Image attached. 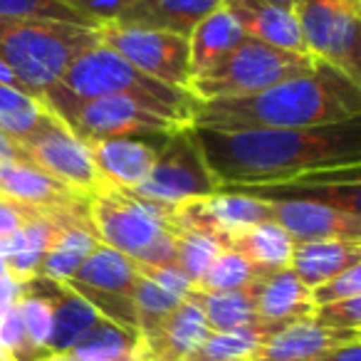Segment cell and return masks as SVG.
I'll use <instances>...</instances> for the list:
<instances>
[{
  "label": "cell",
  "mask_w": 361,
  "mask_h": 361,
  "mask_svg": "<svg viewBox=\"0 0 361 361\" xmlns=\"http://www.w3.org/2000/svg\"><path fill=\"white\" fill-rule=\"evenodd\" d=\"M221 188L277 186L317 171L361 166V116L307 129L193 126Z\"/></svg>",
  "instance_id": "cell-1"
},
{
  "label": "cell",
  "mask_w": 361,
  "mask_h": 361,
  "mask_svg": "<svg viewBox=\"0 0 361 361\" xmlns=\"http://www.w3.org/2000/svg\"><path fill=\"white\" fill-rule=\"evenodd\" d=\"M354 116H361V85L319 60L310 72L277 82L252 97L203 102L193 126L307 129Z\"/></svg>",
  "instance_id": "cell-2"
},
{
  "label": "cell",
  "mask_w": 361,
  "mask_h": 361,
  "mask_svg": "<svg viewBox=\"0 0 361 361\" xmlns=\"http://www.w3.org/2000/svg\"><path fill=\"white\" fill-rule=\"evenodd\" d=\"M87 211L99 243L121 252L139 267L176 262L178 221L176 208L136 196L129 188L102 183L87 198Z\"/></svg>",
  "instance_id": "cell-3"
},
{
  "label": "cell",
  "mask_w": 361,
  "mask_h": 361,
  "mask_svg": "<svg viewBox=\"0 0 361 361\" xmlns=\"http://www.w3.org/2000/svg\"><path fill=\"white\" fill-rule=\"evenodd\" d=\"M57 82L80 97L114 94L134 99L136 104L156 111L178 126H193V119L201 109V102L188 90H176L164 82L151 80L104 42H97L80 52Z\"/></svg>",
  "instance_id": "cell-4"
},
{
  "label": "cell",
  "mask_w": 361,
  "mask_h": 361,
  "mask_svg": "<svg viewBox=\"0 0 361 361\" xmlns=\"http://www.w3.org/2000/svg\"><path fill=\"white\" fill-rule=\"evenodd\" d=\"M99 42V27L37 18H0V57L30 94L55 85L80 52Z\"/></svg>",
  "instance_id": "cell-5"
},
{
  "label": "cell",
  "mask_w": 361,
  "mask_h": 361,
  "mask_svg": "<svg viewBox=\"0 0 361 361\" xmlns=\"http://www.w3.org/2000/svg\"><path fill=\"white\" fill-rule=\"evenodd\" d=\"M40 102L50 114H55L67 129L82 141L119 139V136H166L180 129L178 124L164 119L156 111L136 104L126 97H80L62 87L50 85L40 94Z\"/></svg>",
  "instance_id": "cell-6"
},
{
  "label": "cell",
  "mask_w": 361,
  "mask_h": 361,
  "mask_svg": "<svg viewBox=\"0 0 361 361\" xmlns=\"http://www.w3.org/2000/svg\"><path fill=\"white\" fill-rule=\"evenodd\" d=\"M317 62L319 60L310 52L280 50V47L245 37L206 75L188 82V92L201 104L203 102L240 99V97L257 94L282 80L310 72Z\"/></svg>",
  "instance_id": "cell-7"
},
{
  "label": "cell",
  "mask_w": 361,
  "mask_h": 361,
  "mask_svg": "<svg viewBox=\"0 0 361 361\" xmlns=\"http://www.w3.org/2000/svg\"><path fill=\"white\" fill-rule=\"evenodd\" d=\"M216 191L221 186L203 159L193 126H180L161 141L149 176L134 188L136 196L173 208Z\"/></svg>",
  "instance_id": "cell-8"
},
{
  "label": "cell",
  "mask_w": 361,
  "mask_h": 361,
  "mask_svg": "<svg viewBox=\"0 0 361 361\" xmlns=\"http://www.w3.org/2000/svg\"><path fill=\"white\" fill-rule=\"evenodd\" d=\"M292 13L307 52L359 82L361 0H292Z\"/></svg>",
  "instance_id": "cell-9"
},
{
  "label": "cell",
  "mask_w": 361,
  "mask_h": 361,
  "mask_svg": "<svg viewBox=\"0 0 361 361\" xmlns=\"http://www.w3.org/2000/svg\"><path fill=\"white\" fill-rule=\"evenodd\" d=\"M16 151L20 161L32 164L80 198H90L94 191H99L102 178L92 161L90 144L72 134L47 109L35 129L16 141Z\"/></svg>",
  "instance_id": "cell-10"
},
{
  "label": "cell",
  "mask_w": 361,
  "mask_h": 361,
  "mask_svg": "<svg viewBox=\"0 0 361 361\" xmlns=\"http://www.w3.org/2000/svg\"><path fill=\"white\" fill-rule=\"evenodd\" d=\"M139 275L141 270L134 260L99 243L65 285L85 297L99 312V317L126 329H136L134 287Z\"/></svg>",
  "instance_id": "cell-11"
},
{
  "label": "cell",
  "mask_w": 361,
  "mask_h": 361,
  "mask_svg": "<svg viewBox=\"0 0 361 361\" xmlns=\"http://www.w3.org/2000/svg\"><path fill=\"white\" fill-rule=\"evenodd\" d=\"M99 42L111 47L116 55H121L151 80L164 82L176 90H188V82H191L188 37L166 30L106 23L99 27Z\"/></svg>",
  "instance_id": "cell-12"
},
{
  "label": "cell",
  "mask_w": 361,
  "mask_h": 361,
  "mask_svg": "<svg viewBox=\"0 0 361 361\" xmlns=\"http://www.w3.org/2000/svg\"><path fill=\"white\" fill-rule=\"evenodd\" d=\"M247 292L252 297V307H255L257 326H260L262 336L282 324L310 317L314 310L310 300V287L302 285V280L290 267L255 270Z\"/></svg>",
  "instance_id": "cell-13"
},
{
  "label": "cell",
  "mask_w": 361,
  "mask_h": 361,
  "mask_svg": "<svg viewBox=\"0 0 361 361\" xmlns=\"http://www.w3.org/2000/svg\"><path fill=\"white\" fill-rule=\"evenodd\" d=\"M270 203V221L280 223L295 243L302 240H359L361 216H351L339 208L312 201H265Z\"/></svg>",
  "instance_id": "cell-14"
},
{
  "label": "cell",
  "mask_w": 361,
  "mask_h": 361,
  "mask_svg": "<svg viewBox=\"0 0 361 361\" xmlns=\"http://www.w3.org/2000/svg\"><path fill=\"white\" fill-rule=\"evenodd\" d=\"M359 341V331L326 329L312 317L267 331L255 361H317L324 351Z\"/></svg>",
  "instance_id": "cell-15"
},
{
  "label": "cell",
  "mask_w": 361,
  "mask_h": 361,
  "mask_svg": "<svg viewBox=\"0 0 361 361\" xmlns=\"http://www.w3.org/2000/svg\"><path fill=\"white\" fill-rule=\"evenodd\" d=\"M211 326L201 307L186 297L151 334L141 336L146 361H188L206 344Z\"/></svg>",
  "instance_id": "cell-16"
},
{
  "label": "cell",
  "mask_w": 361,
  "mask_h": 361,
  "mask_svg": "<svg viewBox=\"0 0 361 361\" xmlns=\"http://www.w3.org/2000/svg\"><path fill=\"white\" fill-rule=\"evenodd\" d=\"M32 290L45 295L52 305V336H50V354H70L77 346V341L102 319L99 312L80 297L75 290L65 285V282L47 280L42 275H35L25 280Z\"/></svg>",
  "instance_id": "cell-17"
},
{
  "label": "cell",
  "mask_w": 361,
  "mask_h": 361,
  "mask_svg": "<svg viewBox=\"0 0 361 361\" xmlns=\"http://www.w3.org/2000/svg\"><path fill=\"white\" fill-rule=\"evenodd\" d=\"M0 198L27 208V211H57V208L87 201L27 161L0 164Z\"/></svg>",
  "instance_id": "cell-18"
},
{
  "label": "cell",
  "mask_w": 361,
  "mask_h": 361,
  "mask_svg": "<svg viewBox=\"0 0 361 361\" xmlns=\"http://www.w3.org/2000/svg\"><path fill=\"white\" fill-rule=\"evenodd\" d=\"M87 144H90L92 161H94L102 183L129 188V191H134L149 176L156 161V151H159L146 139H131V136L87 141Z\"/></svg>",
  "instance_id": "cell-19"
},
{
  "label": "cell",
  "mask_w": 361,
  "mask_h": 361,
  "mask_svg": "<svg viewBox=\"0 0 361 361\" xmlns=\"http://www.w3.org/2000/svg\"><path fill=\"white\" fill-rule=\"evenodd\" d=\"M223 6L238 18L245 37L280 50L307 52L300 25L292 8L272 6L265 0H223Z\"/></svg>",
  "instance_id": "cell-20"
},
{
  "label": "cell",
  "mask_w": 361,
  "mask_h": 361,
  "mask_svg": "<svg viewBox=\"0 0 361 361\" xmlns=\"http://www.w3.org/2000/svg\"><path fill=\"white\" fill-rule=\"evenodd\" d=\"M223 6V0H131L116 25L166 30L188 37L191 30Z\"/></svg>",
  "instance_id": "cell-21"
},
{
  "label": "cell",
  "mask_w": 361,
  "mask_h": 361,
  "mask_svg": "<svg viewBox=\"0 0 361 361\" xmlns=\"http://www.w3.org/2000/svg\"><path fill=\"white\" fill-rule=\"evenodd\" d=\"M351 265H361V243L324 238V240H302L295 243L290 270L302 280L305 287H317L331 280Z\"/></svg>",
  "instance_id": "cell-22"
},
{
  "label": "cell",
  "mask_w": 361,
  "mask_h": 361,
  "mask_svg": "<svg viewBox=\"0 0 361 361\" xmlns=\"http://www.w3.org/2000/svg\"><path fill=\"white\" fill-rule=\"evenodd\" d=\"M245 40L238 18L221 6L208 18H203L188 35V67H191V80L206 75L211 67H216L228 52L235 50Z\"/></svg>",
  "instance_id": "cell-23"
},
{
  "label": "cell",
  "mask_w": 361,
  "mask_h": 361,
  "mask_svg": "<svg viewBox=\"0 0 361 361\" xmlns=\"http://www.w3.org/2000/svg\"><path fill=\"white\" fill-rule=\"evenodd\" d=\"M228 247L240 252L255 270H280L290 267L295 240L280 223L262 221L233 238Z\"/></svg>",
  "instance_id": "cell-24"
},
{
  "label": "cell",
  "mask_w": 361,
  "mask_h": 361,
  "mask_svg": "<svg viewBox=\"0 0 361 361\" xmlns=\"http://www.w3.org/2000/svg\"><path fill=\"white\" fill-rule=\"evenodd\" d=\"M82 361H146L141 334L102 317L70 351Z\"/></svg>",
  "instance_id": "cell-25"
},
{
  "label": "cell",
  "mask_w": 361,
  "mask_h": 361,
  "mask_svg": "<svg viewBox=\"0 0 361 361\" xmlns=\"http://www.w3.org/2000/svg\"><path fill=\"white\" fill-rule=\"evenodd\" d=\"M193 302L201 307L211 331H231L243 329V326H257L255 307L247 287L243 290H228V292H203L193 290Z\"/></svg>",
  "instance_id": "cell-26"
},
{
  "label": "cell",
  "mask_w": 361,
  "mask_h": 361,
  "mask_svg": "<svg viewBox=\"0 0 361 361\" xmlns=\"http://www.w3.org/2000/svg\"><path fill=\"white\" fill-rule=\"evenodd\" d=\"M45 114L40 97L27 90H18L11 85H0V131L16 144L25 134L35 129V124Z\"/></svg>",
  "instance_id": "cell-27"
},
{
  "label": "cell",
  "mask_w": 361,
  "mask_h": 361,
  "mask_svg": "<svg viewBox=\"0 0 361 361\" xmlns=\"http://www.w3.org/2000/svg\"><path fill=\"white\" fill-rule=\"evenodd\" d=\"M226 243L211 233L193 231V228H178L176 235V265L186 272V277L198 285L206 270L213 265L218 255L226 250Z\"/></svg>",
  "instance_id": "cell-28"
},
{
  "label": "cell",
  "mask_w": 361,
  "mask_h": 361,
  "mask_svg": "<svg viewBox=\"0 0 361 361\" xmlns=\"http://www.w3.org/2000/svg\"><path fill=\"white\" fill-rule=\"evenodd\" d=\"M260 326H243L231 331H211L206 344L193 356L196 361H255L262 344ZM191 361V359H188Z\"/></svg>",
  "instance_id": "cell-29"
},
{
  "label": "cell",
  "mask_w": 361,
  "mask_h": 361,
  "mask_svg": "<svg viewBox=\"0 0 361 361\" xmlns=\"http://www.w3.org/2000/svg\"><path fill=\"white\" fill-rule=\"evenodd\" d=\"M180 302L183 300L161 290L154 280H149L146 275H139V282L134 287V310H136V329H139V334L141 336L151 334Z\"/></svg>",
  "instance_id": "cell-30"
},
{
  "label": "cell",
  "mask_w": 361,
  "mask_h": 361,
  "mask_svg": "<svg viewBox=\"0 0 361 361\" xmlns=\"http://www.w3.org/2000/svg\"><path fill=\"white\" fill-rule=\"evenodd\" d=\"M255 277V267L233 247H226L221 255L213 260V265L206 270V275L198 280L193 290L203 292H228V290H243Z\"/></svg>",
  "instance_id": "cell-31"
},
{
  "label": "cell",
  "mask_w": 361,
  "mask_h": 361,
  "mask_svg": "<svg viewBox=\"0 0 361 361\" xmlns=\"http://www.w3.org/2000/svg\"><path fill=\"white\" fill-rule=\"evenodd\" d=\"M18 314H20L23 329L30 344L47 349L52 336V305L45 295H40L37 290H32L27 282H23V292L16 302ZM50 351V349H47Z\"/></svg>",
  "instance_id": "cell-32"
},
{
  "label": "cell",
  "mask_w": 361,
  "mask_h": 361,
  "mask_svg": "<svg viewBox=\"0 0 361 361\" xmlns=\"http://www.w3.org/2000/svg\"><path fill=\"white\" fill-rule=\"evenodd\" d=\"M0 18H37V20H60L87 25L77 13L62 6L60 0H0Z\"/></svg>",
  "instance_id": "cell-33"
},
{
  "label": "cell",
  "mask_w": 361,
  "mask_h": 361,
  "mask_svg": "<svg viewBox=\"0 0 361 361\" xmlns=\"http://www.w3.org/2000/svg\"><path fill=\"white\" fill-rule=\"evenodd\" d=\"M312 319L326 329H341V331H359L361 324V295L346 297L339 302L319 305L312 310Z\"/></svg>",
  "instance_id": "cell-34"
},
{
  "label": "cell",
  "mask_w": 361,
  "mask_h": 361,
  "mask_svg": "<svg viewBox=\"0 0 361 361\" xmlns=\"http://www.w3.org/2000/svg\"><path fill=\"white\" fill-rule=\"evenodd\" d=\"M356 295H361V265H351L349 270L339 272V275H334L331 280L322 282V285L310 290L312 307L329 305V302H339V300L356 297Z\"/></svg>",
  "instance_id": "cell-35"
},
{
  "label": "cell",
  "mask_w": 361,
  "mask_h": 361,
  "mask_svg": "<svg viewBox=\"0 0 361 361\" xmlns=\"http://www.w3.org/2000/svg\"><path fill=\"white\" fill-rule=\"evenodd\" d=\"M60 3L77 13L87 25L102 27L106 23H116L131 0H60Z\"/></svg>",
  "instance_id": "cell-36"
},
{
  "label": "cell",
  "mask_w": 361,
  "mask_h": 361,
  "mask_svg": "<svg viewBox=\"0 0 361 361\" xmlns=\"http://www.w3.org/2000/svg\"><path fill=\"white\" fill-rule=\"evenodd\" d=\"M139 270H141V275L154 280L161 290L171 292V295L178 297V300H186L193 292V287H196L176 262H171V265H156V267H139Z\"/></svg>",
  "instance_id": "cell-37"
},
{
  "label": "cell",
  "mask_w": 361,
  "mask_h": 361,
  "mask_svg": "<svg viewBox=\"0 0 361 361\" xmlns=\"http://www.w3.org/2000/svg\"><path fill=\"white\" fill-rule=\"evenodd\" d=\"M25 216H27V208H20L16 203L6 201V198H0V240L13 235L25 223Z\"/></svg>",
  "instance_id": "cell-38"
},
{
  "label": "cell",
  "mask_w": 361,
  "mask_h": 361,
  "mask_svg": "<svg viewBox=\"0 0 361 361\" xmlns=\"http://www.w3.org/2000/svg\"><path fill=\"white\" fill-rule=\"evenodd\" d=\"M317 361H361V346L359 341H351L344 346H334V349L324 351Z\"/></svg>",
  "instance_id": "cell-39"
},
{
  "label": "cell",
  "mask_w": 361,
  "mask_h": 361,
  "mask_svg": "<svg viewBox=\"0 0 361 361\" xmlns=\"http://www.w3.org/2000/svg\"><path fill=\"white\" fill-rule=\"evenodd\" d=\"M0 85H11V87H18V90H25V87L20 85V80L13 75L11 67L3 62V57H0Z\"/></svg>",
  "instance_id": "cell-40"
},
{
  "label": "cell",
  "mask_w": 361,
  "mask_h": 361,
  "mask_svg": "<svg viewBox=\"0 0 361 361\" xmlns=\"http://www.w3.org/2000/svg\"><path fill=\"white\" fill-rule=\"evenodd\" d=\"M45 361H82V359H75L72 354H52L50 359H45Z\"/></svg>",
  "instance_id": "cell-41"
},
{
  "label": "cell",
  "mask_w": 361,
  "mask_h": 361,
  "mask_svg": "<svg viewBox=\"0 0 361 361\" xmlns=\"http://www.w3.org/2000/svg\"><path fill=\"white\" fill-rule=\"evenodd\" d=\"M265 3H272V6H285V8H292V0H265Z\"/></svg>",
  "instance_id": "cell-42"
},
{
  "label": "cell",
  "mask_w": 361,
  "mask_h": 361,
  "mask_svg": "<svg viewBox=\"0 0 361 361\" xmlns=\"http://www.w3.org/2000/svg\"><path fill=\"white\" fill-rule=\"evenodd\" d=\"M6 275H11V272H8L6 260H3V257H0V277H6Z\"/></svg>",
  "instance_id": "cell-43"
},
{
  "label": "cell",
  "mask_w": 361,
  "mask_h": 361,
  "mask_svg": "<svg viewBox=\"0 0 361 361\" xmlns=\"http://www.w3.org/2000/svg\"><path fill=\"white\" fill-rule=\"evenodd\" d=\"M0 361H8V359H6V356H0Z\"/></svg>",
  "instance_id": "cell-44"
},
{
  "label": "cell",
  "mask_w": 361,
  "mask_h": 361,
  "mask_svg": "<svg viewBox=\"0 0 361 361\" xmlns=\"http://www.w3.org/2000/svg\"><path fill=\"white\" fill-rule=\"evenodd\" d=\"M191 361H196V359H191Z\"/></svg>",
  "instance_id": "cell-45"
}]
</instances>
